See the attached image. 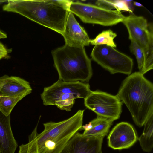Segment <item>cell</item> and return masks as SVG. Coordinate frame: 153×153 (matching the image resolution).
<instances>
[{
  "instance_id": "6da1fadb",
  "label": "cell",
  "mask_w": 153,
  "mask_h": 153,
  "mask_svg": "<svg viewBox=\"0 0 153 153\" xmlns=\"http://www.w3.org/2000/svg\"><path fill=\"white\" fill-rule=\"evenodd\" d=\"M68 0H8L4 11L18 13L62 35L70 5Z\"/></svg>"
},
{
  "instance_id": "7a4b0ae2",
  "label": "cell",
  "mask_w": 153,
  "mask_h": 153,
  "mask_svg": "<svg viewBox=\"0 0 153 153\" xmlns=\"http://www.w3.org/2000/svg\"><path fill=\"white\" fill-rule=\"evenodd\" d=\"M116 96L126 105L139 127L153 114V84L140 71L123 80Z\"/></svg>"
},
{
  "instance_id": "3957f363",
  "label": "cell",
  "mask_w": 153,
  "mask_h": 153,
  "mask_svg": "<svg viewBox=\"0 0 153 153\" xmlns=\"http://www.w3.org/2000/svg\"><path fill=\"white\" fill-rule=\"evenodd\" d=\"M58 79L88 83L93 74L91 60L84 47L64 45L51 51Z\"/></svg>"
},
{
  "instance_id": "277c9868",
  "label": "cell",
  "mask_w": 153,
  "mask_h": 153,
  "mask_svg": "<svg viewBox=\"0 0 153 153\" xmlns=\"http://www.w3.org/2000/svg\"><path fill=\"white\" fill-rule=\"evenodd\" d=\"M84 111L79 110L61 121L43 123V130L36 138L38 153H60L71 138L81 129Z\"/></svg>"
},
{
  "instance_id": "5b68a950",
  "label": "cell",
  "mask_w": 153,
  "mask_h": 153,
  "mask_svg": "<svg viewBox=\"0 0 153 153\" xmlns=\"http://www.w3.org/2000/svg\"><path fill=\"white\" fill-rule=\"evenodd\" d=\"M91 91L88 83L58 79L51 85L45 87L41 97L44 105H55L60 110L69 111L75 99H85Z\"/></svg>"
},
{
  "instance_id": "8992f818",
  "label": "cell",
  "mask_w": 153,
  "mask_h": 153,
  "mask_svg": "<svg viewBox=\"0 0 153 153\" xmlns=\"http://www.w3.org/2000/svg\"><path fill=\"white\" fill-rule=\"evenodd\" d=\"M127 29L129 38L142 49L144 62L140 72L143 75L153 68V27L143 17L133 13L125 16L121 22Z\"/></svg>"
},
{
  "instance_id": "52a82bcc",
  "label": "cell",
  "mask_w": 153,
  "mask_h": 153,
  "mask_svg": "<svg viewBox=\"0 0 153 153\" xmlns=\"http://www.w3.org/2000/svg\"><path fill=\"white\" fill-rule=\"evenodd\" d=\"M69 10L85 23L112 26L121 22L125 16L117 10L107 9L96 5L72 1Z\"/></svg>"
},
{
  "instance_id": "ba28073f",
  "label": "cell",
  "mask_w": 153,
  "mask_h": 153,
  "mask_svg": "<svg viewBox=\"0 0 153 153\" xmlns=\"http://www.w3.org/2000/svg\"><path fill=\"white\" fill-rule=\"evenodd\" d=\"M92 59L111 74L121 73L129 75L133 62L131 57L106 45H95L91 54Z\"/></svg>"
},
{
  "instance_id": "9c48e42d",
  "label": "cell",
  "mask_w": 153,
  "mask_h": 153,
  "mask_svg": "<svg viewBox=\"0 0 153 153\" xmlns=\"http://www.w3.org/2000/svg\"><path fill=\"white\" fill-rule=\"evenodd\" d=\"M84 103L97 116L114 121L119 118L122 112L123 103L116 95L102 91H91L84 99Z\"/></svg>"
},
{
  "instance_id": "30bf717a",
  "label": "cell",
  "mask_w": 153,
  "mask_h": 153,
  "mask_svg": "<svg viewBox=\"0 0 153 153\" xmlns=\"http://www.w3.org/2000/svg\"><path fill=\"white\" fill-rule=\"evenodd\" d=\"M108 146L115 150L128 149L137 141V136L133 126L126 122L117 124L109 134Z\"/></svg>"
},
{
  "instance_id": "8fae6325",
  "label": "cell",
  "mask_w": 153,
  "mask_h": 153,
  "mask_svg": "<svg viewBox=\"0 0 153 153\" xmlns=\"http://www.w3.org/2000/svg\"><path fill=\"white\" fill-rule=\"evenodd\" d=\"M104 137L86 136L76 132L60 153H102Z\"/></svg>"
},
{
  "instance_id": "7c38bea8",
  "label": "cell",
  "mask_w": 153,
  "mask_h": 153,
  "mask_svg": "<svg viewBox=\"0 0 153 153\" xmlns=\"http://www.w3.org/2000/svg\"><path fill=\"white\" fill-rule=\"evenodd\" d=\"M62 35L64 39L65 44L70 46L84 47L89 46L90 44L91 39L87 33L70 11Z\"/></svg>"
},
{
  "instance_id": "4fadbf2b",
  "label": "cell",
  "mask_w": 153,
  "mask_h": 153,
  "mask_svg": "<svg viewBox=\"0 0 153 153\" xmlns=\"http://www.w3.org/2000/svg\"><path fill=\"white\" fill-rule=\"evenodd\" d=\"M32 89L28 82L18 76L5 75L0 77V96H24Z\"/></svg>"
},
{
  "instance_id": "5bb4252c",
  "label": "cell",
  "mask_w": 153,
  "mask_h": 153,
  "mask_svg": "<svg viewBox=\"0 0 153 153\" xmlns=\"http://www.w3.org/2000/svg\"><path fill=\"white\" fill-rule=\"evenodd\" d=\"M18 146L10 123V115L6 116L0 111V153H15Z\"/></svg>"
},
{
  "instance_id": "9a60e30c",
  "label": "cell",
  "mask_w": 153,
  "mask_h": 153,
  "mask_svg": "<svg viewBox=\"0 0 153 153\" xmlns=\"http://www.w3.org/2000/svg\"><path fill=\"white\" fill-rule=\"evenodd\" d=\"M114 121L111 119L97 116V118L82 125L81 129L84 130L82 134L86 136H106Z\"/></svg>"
},
{
  "instance_id": "2e32d148",
  "label": "cell",
  "mask_w": 153,
  "mask_h": 153,
  "mask_svg": "<svg viewBox=\"0 0 153 153\" xmlns=\"http://www.w3.org/2000/svg\"><path fill=\"white\" fill-rule=\"evenodd\" d=\"M144 125V130L139 138V141L143 150L150 152L153 147V114L148 118Z\"/></svg>"
},
{
  "instance_id": "e0dca14e",
  "label": "cell",
  "mask_w": 153,
  "mask_h": 153,
  "mask_svg": "<svg viewBox=\"0 0 153 153\" xmlns=\"http://www.w3.org/2000/svg\"><path fill=\"white\" fill-rule=\"evenodd\" d=\"M117 34L111 30H104L100 33L94 39H91L90 44L92 45H106L113 48H116V45L114 39Z\"/></svg>"
},
{
  "instance_id": "ac0fdd59",
  "label": "cell",
  "mask_w": 153,
  "mask_h": 153,
  "mask_svg": "<svg viewBox=\"0 0 153 153\" xmlns=\"http://www.w3.org/2000/svg\"><path fill=\"white\" fill-rule=\"evenodd\" d=\"M96 5L107 9H115L120 11H123L131 13L133 12L129 8L124 0H98L95 2Z\"/></svg>"
},
{
  "instance_id": "d6986e66",
  "label": "cell",
  "mask_w": 153,
  "mask_h": 153,
  "mask_svg": "<svg viewBox=\"0 0 153 153\" xmlns=\"http://www.w3.org/2000/svg\"><path fill=\"white\" fill-rule=\"evenodd\" d=\"M24 97L0 96V111L6 116L10 115L16 105Z\"/></svg>"
},
{
  "instance_id": "ffe728a7",
  "label": "cell",
  "mask_w": 153,
  "mask_h": 153,
  "mask_svg": "<svg viewBox=\"0 0 153 153\" xmlns=\"http://www.w3.org/2000/svg\"><path fill=\"white\" fill-rule=\"evenodd\" d=\"M38 123L28 137L27 143L20 146L18 153H38L36 143V138L38 134Z\"/></svg>"
},
{
  "instance_id": "44dd1931",
  "label": "cell",
  "mask_w": 153,
  "mask_h": 153,
  "mask_svg": "<svg viewBox=\"0 0 153 153\" xmlns=\"http://www.w3.org/2000/svg\"><path fill=\"white\" fill-rule=\"evenodd\" d=\"M131 44L130 49L131 52L135 56L138 64V67L140 72L143 67L144 62V56L142 49L134 40H131Z\"/></svg>"
},
{
  "instance_id": "7402d4cb",
  "label": "cell",
  "mask_w": 153,
  "mask_h": 153,
  "mask_svg": "<svg viewBox=\"0 0 153 153\" xmlns=\"http://www.w3.org/2000/svg\"><path fill=\"white\" fill-rule=\"evenodd\" d=\"M8 53V51L5 48L0 47V59L7 57Z\"/></svg>"
},
{
  "instance_id": "603a6c76",
  "label": "cell",
  "mask_w": 153,
  "mask_h": 153,
  "mask_svg": "<svg viewBox=\"0 0 153 153\" xmlns=\"http://www.w3.org/2000/svg\"><path fill=\"white\" fill-rule=\"evenodd\" d=\"M127 4L129 9L133 12L134 9L133 2L132 0H124Z\"/></svg>"
},
{
  "instance_id": "cb8c5ba5",
  "label": "cell",
  "mask_w": 153,
  "mask_h": 153,
  "mask_svg": "<svg viewBox=\"0 0 153 153\" xmlns=\"http://www.w3.org/2000/svg\"><path fill=\"white\" fill-rule=\"evenodd\" d=\"M7 37V35L0 30V39L5 38Z\"/></svg>"
},
{
  "instance_id": "d4e9b609",
  "label": "cell",
  "mask_w": 153,
  "mask_h": 153,
  "mask_svg": "<svg viewBox=\"0 0 153 153\" xmlns=\"http://www.w3.org/2000/svg\"><path fill=\"white\" fill-rule=\"evenodd\" d=\"M133 4L134 5H135L138 7L143 6V5L142 4L137 2L134 1Z\"/></svg>"
},
{
  "instance_id": "484cf974",
  "label": "cell",
  "mask_w": 153,
  "mask_h": 153,
  "mask_svg": "<svg viewBox=\"0 0 153 153\" xmlns=\"http://www.w3.org/2000/svg\"><path fill=\"white\" fill-rule=\"evenodd\" d=\"M8 2V0H0V3L4 2Z\"/></svg>"
},
{
  "instance_id": "4316f807",
  "label": "cell",
  "mask_w": 153,
  "mask_h": 153,
  "mask_svg": "<svg viewBox=\"0 0 153 153\" xmlns=\"http://www.w3.org/2000/svg\"><path fill=\"white\" fill-rule=\"evenodd\" d=\"M0 47L2 48H5L4 45L0 42Z\"/></svg>"
}]
</instances>
